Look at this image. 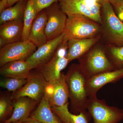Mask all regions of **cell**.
Here are the masks:
<instances>
[{
	"instance_id": "21",
	"label": "cell",
	"mask_w": 123,
	"mask_h": 123,
	"mask_svg": "<svg viewBox=\"0 0 123 123\" xmlns=\"http://www.w3.org/2000/svg\"><path fill=\"white\" fill-rule=\"evenodd\" d=\"M25 8L22 0L3 10L0 13V24L11 21H22Z\"/></svg>"
},
{
	"instance_id": "24",
	"label": "cell",
	"mask_w": 123,
	"mask_h": 123,
	"mask_svg": "<svg viewBox=\"0 0 123 123\" xmlns=\"http://www.w3.org/2000/svg\"><path fill=\"white\" fill-rule=\"evenodd\" d=\"M28 80V78H6L1 80L0 86L9 92H17L22 88Z\"/></svg>"
},
{
	"instance_id": "20",
	"label": "cell",
	"mask_w": 123,
	"mask_h": 123,
	"mask_svg": "<svg viewBox=\"0 0 123 123\" xmlns=\"http://www.w3.org/2000/svg\"><path fill=\"white\" fill-rule=\"evenodd\" d=\"M60 6L67 16L73 14H80L92 19L89 8L83 0H59Z\"/></svg>"
},
{
	"instance_id": "8",
	"label": "cell",
	"mask_w": 123,
	"mask_h": 123,
	"mask_svg": "<svg viewBox=\"0 0 123 123\" xmlns=\"http://www.w3.org/2000/svg\"><path fill=\"white\" fill-rule=\"evenodd\" d=\"M43 97L52 107H60L68 103L69 99L65 74L62 73L59 78L47 82Z\"/></svg>"
},
{
	"instance_id": "15",
	"label": "cell",
	"mask_w": 123,
	"mask_h": 123,
	"mask_svg": "<svg viewBox=\"0 0 123 123\" xmlns=\"http://www.w3.org/2000/svg\"><path fill=\"white\" fill-rule=\"evenodd\" d=\"M99 37L86 39L70 40L67 42L68 51L67 57L69 62L79 59L92 48L98 41Z\"/></svg>"
},
{
	"instance_id": "10",
	"label": "cell",
	"mask_w": 123,
	"mask_h": 123,
	"mask_svg": "<svg viewBox=\"0 0 123 123\" xmlns=\"http://www.w3.org/2000/svg\"><path fill=\"white\" fill-rule=\"evenodd\" d=\"M64 37L63 33L57 37L47 41L46 43L38 48L26 60L32 69H37L51 59L63 42Z\"/></svg>"
},
{
	"instance_id": "5",
	"label": "cell",
	"mask_w": 123,
	"mask_h": 123,
	"mask_svg": "<svg viewBox=\"0 0 123 123\" xmlns=\"http://www.w3.org/2000/svg\"><path fill=\"white\" fill-rule=\"evenodd\" d=\"M102 23L106 35L114 46H123V22L119 19L110 2L102 4Z\"/></svg>"
},
{
	"instance_id": "11",
	"label": "cell",
	"mask_w": 123,
	"mask_h": 123,
	"mask_svg": "<svg viewBox=\"0 0 123 123\" xmlns=\"http://www.w3.org/2000/svg\"><path fill=\"white\" fill-rule=\"evenodd\" d=\"M47 21L46 34L48 41L54 39L63 33L68 16L60 6L53 5L46 11Z\"/></svg>"
},
{
	"instance_id": "4",
	"label": "cell",
	"mask_w": 123,
	"mask_h": 123,
	"mask_svg": "<svg viewBox=\"0 0 123 123\" xmlns=\"http://www.w3.org/2000/svg\"><path fill=\"white\" fill-rule=\"evenodd\" d=\"M86 108L93 123H118L123 119V109L108 105L105 100L97 97L89 98Z\"/></svg>"
},
{
	"instance_id": "25",
	"label": "cell",
	"mask_w": 123,
	"mask_h": 123,
	"mask_svg": "<svg viewBox=\"0 0 123 123\" xmlns=\"http://www.w3.org/2000/svg\"><path fill=\"white\" fill-rule=\"evenodd\" d=\"M11 97L1 96L0 98V120L2 123L8 119L12 115L13 107Z\"/></svg>"
},
{
	"instance_id": "31",
	"label": "cell",
	"mask_w": 123,
	"mask_h": 123,
	"mask_svg": "<svg viewBox=\"0 0 123 123\" xmlns=\"http://www.w3.org/2000/svg\"><path fill=\"white\" fill-rule=\"evenodd\" d=\"M110 1H111V0H99V1H100V2H101L102 4L104 3V2H110Z\"/></svg>"
},
{
	"instance_id": "26",
	"label": "cell",
	"mask_w": 123,
	"mask_h": 123,
	"mask_svg": "<svg viewBox=\"0 0 123 123\" xmlns=\"http://www.w3.org/2000/svg\"><path fill=\"white\" fill-rule=\"evenodd\" d=\"M59 0H33V7L37 14Z\"/></svg>"
},
{
	"instance_id": "29",
	"label": "cell",
	"mask_w": 123,
	"mask_h": 123,
	"mask_svg": "<svg viewBox=\"0 0 123 123\" xmlns=\"http://www.w3.org/2000/svg\"><path fill=\"white\" fill-rule=\"evenodd\" d=\"M83 1L89 9L93 6L98 2H100L99 0H83Z\"/></svg>"
},
{
	"instance_id": "1",
	"label": "cell",
	"mask_w": 123,
	"mask_h": 123,
	"mask_svg": "<svg viewBox=\"0 0 123 123\" xmlns=\"http://www.w3.org/2000/svg\"><path fill=\"white\" fill-rule=\"evenodd\" d=\"M68 87L71 112L75 114L87 111L89 96L86 88L87 78L79 64H73L65 74Z\"/></svg>"
},
{
	"instance_id": "18",
	"label": "cell",
	"mask_w": 123,
	"mask_h": 123,
	"mask_svg": "<svg viewBox=\"0 0 123 123\" xmlns=\"http://www.w3.org/2000/svg\"><path fill=\"white\" fill-rule=\"evenodd\" d=\"M68 105V102L63 106L51 108L63 123H89L92 117L88 111L75 114L69 111Z\"/></svg>"
},
{
	"instance_id": "17",
	"label": "cell",
	"mask_w": 123,
	"mask_h": 123,
	"mask_svg": "<svg viewBox=\"0 0 123 123\" xmlns=\"http://www.w3.org/2000/svg\"><path fill=\"white\" fill-rule=\"evenodd\" d=\"M32 70L26 60L15 61L1 67L0 74L6 78H28Z\"/></svg>"
},
{
	"instance_id": "28",
	"label": "cell",
	"mask_w": 123,
	"mask_h": 123,
	"mask_svg": "<svg viewBox=\"0 0 123 123\" xmlns=\"http://www.w3.org/2000/svg\"><path fill=\"white\" fill-rule=\"evenodd\" d=\"M23 0H1L0 1V13L3 10L11 7L15 4Z\"/></svg>"
},
{
	"instance_id": "30",
	"label": "cell",
	"mask_w": 123,
	"mask_h": 123,
	"mask_svg": "<svg viewBox=\"0 0 123 123\" xmlns=\"http://www.w3.org/2000/svg\"><path fill=\"white\" fill-rule=\"evenodd\" d=\"M22 123H43L35 119L30 117L22 122Z\"/></svg>"
},
{
	"instance_id": "33",
	"label": "cell",
	"mask_w": 123,
	"mask_h": 123,
	"mask_svg": "<svg viewBox=\"0 0 123 123\" xmlns=\"http://www.w3.org/2000/svg\"><path fill=\"white\" fill-rule=\"evenodd\" d=\"M4 123V122H3V123Z\"/></svg>"
},
{
	"instance_id": "7",
	"label": "cell",
	"mask_w": 123,
	"mask_h": 123,
	"mask_svg": "<svg viewBox=\"0 0 123 123\" xmlns=\"http://www.w3.org/2000/svg\"><path fill=\"white\" fill-rule=\"evenodd\" d=\"M67 43L62 42L50 60L36 69L44 77L46 81L53 80L59 78L62 71L70 62L67 57Z\"/></svg>"
},
{
	"instance_id": "27",
	"label": "cell",
	"mask_w": 123,
	"mask_h": 123,
	"mask_svg": "<svg viewBox=\"0 0 123 123\" xmlns=\"http://www.w3.org/2000/svg\"><path fill=\"white\" fill-rule=\"evenodd\" d=\"M110 2L117 17L123 22V0H111Z\"/></svg>"
},
{
	"instance_id": "9",
	"label": "cell",
	"mask_w": 123,
	"mask_h": 123,
	"mask_svg": "<svg viewBox=\"0 0 123 123\" xmlns=\"http://www.w3.org/2000/svg\"><path fill=\"white\" fill-rule=\"evenodd\" d=\"M37 72L31 73L25 85L11 96L12 100L21 97H26L40 102L44 95L47 81L44 77L37 70Z\"/></svg>"
},
{
	"instance_id": "14",
	"label": "cell",
	"mask_w": 123,
	"mask_h": 123,
	"mask_svg": "<svg viewBox=\"0 0 123 123\" xmlns=\"http://www.w3.org/2000/svg\"><path fill=\"white\" fill-rule=\"evenodd\" d=\"M23 21L7 22L0 26V47L22 41Z\"/></svg>"
},
{
	"instance_id": "6",
	"label": "cell",
	"mask_w": 123,
	"mask_h": 123,
	"mask_svg": "<svg viewBox=\"0 0 123 123\" xmlns=\"http://www.w3.org/2000/svg\"><path fill=\"white\" fill-rule=\"evenodd\" d=\"M29 40L6 44L0 49V66L10 62L26 60L37 50Z\"/></svg>"
},
{
	"instance_id": "22",
	"label": "cell",
	"mask_w": 123,
	"mask_h": 123,
	"mask_svg": "<svg viewBox=\"0 0 123 123\" xmlns=\"http://www.w3.org/2000/svg\"><path fill=\"white\" fill-rule=\"evenodd\" d=\"M37 15L33 7V0H28L24 10L22 41L29 40L31 28Z\"/></svg>"
},
{
	"instance_id": "13",
	"label": "cell",
	"mask_w": 123,
	"mask_h": 123,
	"mask_svg": "<svg viewBox=\"0 0 123 123\" xmlns=\"http://www.w3.org/2000/svg\"><path fill=\"white\" fill-rule=\"evenodd\" d=\"M13 101L12 114L4 122L5 123L22 122L25 121L30 117L31 111L37 103L34 99L26 97H20Z\"/></svg>"
},
{
	"instance_id": "2",
	"label": "cell",
	"mask_w": 123,
	"mask_h": 123,
	"mask_svg": "<svg viewBox=\"0 0 123 123\" xmlns=\"http://www.w3.org/2000/svg\"><path fill=\"white\" fill-rule=\"evenodd\" d=\"M67 16L63 32L64 43L71 39L94 37L100 31V24L88 17L80 14Z\"/></svg>"
},
{
	"instance_id": "19",
	"label": "cell",
	"mask_w": 123,
	"mask_h": 123,
	"mask_svg": "<svg viewBox=\"0 0 123 123\" xmlns=\"http://www.w3.org/2000/svg\"><path fill=\"white\" fill-rule=\"evenodd\" d=\"M30 117L43 123H63L55 113L47 100L43 97L39 104Z\"/></svg>"
},
{
	"instance_id": "32",
	"label": "cell",
	"mask_w": 123,
	"mask_h": 123,
	"mask_svg": "<svg viewBox=\"0 0 123 123\" xmlns=\"http://www.w3.org/2000/svg\"><path fill=\"white\" fill-rule=\"evenodd\" d=\"M22 123V122H15V123Z\"/></svg>"
},
{
	"instance_id": "23",
	"label": "cell",
	"mask_w": 123,
	"mask_h": 123,
	"mask_svg": "<svg viewBox=\"0 0 123 123\" xmlns=\"http://www.w3.org/2000/svg\"><path fill=\"white\" fill-rule=\"evenodd\" d=\"M106 53L115 69L123 68V46L114 45Z\"/></svg>"
},
{
	"instance_id": "12",
	"label": "cell",
	"mask_w": 123,
	"mask_h": 123,
	"mask_svg": "<svg viewBox=\"0 0 123 123\" xmlns=\"http://www.w3.org/2000/svg\"><path fill=\"white\" fill-rule=\"evenodd\" d=\"M123 78V68L101 73L87 78L86 88L89 98L97 97L100 89L110 83H114Z\"/></svg>"
},
{
	"instance_id": "3",
	"label": "cell",
	"mask_w": 123,
	"mask_h": 123,
	"mask_svg": "<svg viewBox=\"0 0 123 123\" xmlns=\"http://www.w3.org/2000/svg\"><path fill=\"white\" fill-rule=\"evenodd\" d=\"M78 60L80 68L87 78L115 69L106 51L100 47L91 49Z\"/></svg>"
},
{
	"instance_id": "16",
	"label": "cell",
	"mask_w": 123,
	"mask_h": 123,
	"mask_svg": "<svg viewBox=\"0 0 123 123\" xmlns=\"http://www.w3.org/2000/svg\"><path fill=\"white\" fill-rule=\"evenodd\" d=\"M47 21L46 11H42L36 15L31 28L29 40L37 48L47 42L46 34Z\"/></svg>"
}]
</instances>
